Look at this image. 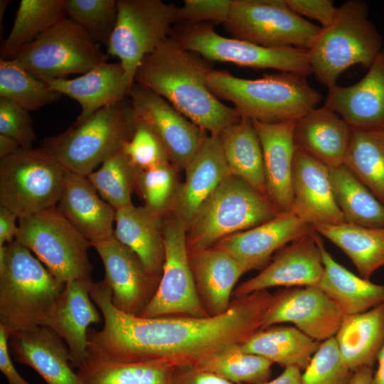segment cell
Wrapping results in <instances>:
<instances>
[{
    "mask_svg": "<svg viewBox=\"0 0 384 384\" xmlns=\"http://www.w3.org/2000/svg\"><path fill=\"white\" fill-rule=\"evenodd\" d=\"M117 19L107 54L119 58L133 85L142 60L170 37L178 7L161 0H117Z\"/></svg>",
    "mask_w": 384,
    "mask_h": 384,
    "instance_id": "7c38bea8",
    "label": "cell"
},
{
    "mask_svg": "<svg viewBox=\"0 0 384 384\" xmlns=\"http://www.w3.org/2000/svg\"><path fill=\"white\" fill-rule=\"evenodd\" d=\"M218 137L230 174L267 197L262 146L252 121L241 117Z\"/></svg>",
    "mask_w": 384,
    "mask_h": 384,
    "instance_id": "836d02e7",
    "label": "cell"
},
{
    "mask_svg": "<svg viewBox=\"0 0 384 384\" xmlns=\"http://www.w3.org/2000/svg\"><path fill=\"white\" fill-rule=\"evenodd\" d=\"M128 97L136 117L154 133L169 161L183 169L208 136L167 100L147 87L134 82Z\"/></svg>",
    "mask_w": 384,
    "mask_h": 384,
    "instance_id": "9a60e30c",
    "label": "cell"
},
{
    "mask_svg": "<svg viewBox=\"0 0 384 384\" xmlns=\"http://www.w3.org/2000/svg\"><path fill=\"white\" fill-rule=\"evenodd\" d=\"M136 119L134 132L122 147L131 164L137 169L145 170L169 161L154 133L144 123Z\"/></svg>",
    "mask_w": 384,
    "mask_h": 384,
    "instance_id": "bcb514c9",
    "label": "cell"
},
{
    "mask_svg": "<svg viewBox=\"0 0 384 384\" xmlns=\"http://www.w3.org/2000/svg\"><path fill=\"white\" fill-rule=\"evenodd\" d=\"M314 231L312 225L289 210L259 225L227 236L213 246L228 253L248 272L262 270L270 263L273 254Z\"/></svg>",
    "mask_w": 384,
    "mask_h": 384,
    "instance_id": "d6986e66",
    "label": "cell"
},
{
    "mask_svg": "<svg viewBox=\"0 0 384 384\" xmlns=\"http://www.w3.org/2000/svg\"><path fill=\"white\" fill-rule=\"evenodd\" d=\"M281 212L270 198L230 174L200 207L186 230L188 254L265 223Z\"/></svg>",
    "mask_w": 384,
    "mask_h": 384,
    "instance_id": "52a82bcc",
    "label": "cell"
},
{
    "mask_svg": "<svg viewBox=\"0 0 384 384\" xmlns=\"http://www.w3.org/2000/svg\"><path fill=\"white\" fill-rule=\"evenodd\" d=\"M10 1L1 0L0 1V24L1 26L2 19L4 15L5 10L9 4Z\"/></svg>",
    "mask_w": 384,
    "mask_h": 384,
    "instance_id": "680465c9",
    "label": "cell"
},
{
    "mask_svg": "<svg viewBox=\"0 0 384 384\" xmlns=\"http://www.w3.org/2000/svg\"><path fill=\"white\" fill-rule=\"evenodd\" d=\"M316 238L324 265V272L317 287L343 315L365 312L384 303L383 284L373 283L349 271L334 259L317 233Z\"/></svg>",
    "mask_w": 384,
    "mask_h": 384,
    "instance_id": "4dcf8cb0",
    "label": "cell"
},
{
    "mask_svg": "<svg viewBox=\"0 0 384 384\" xmlns=\"http://www.w3.org/2000/svg\"><path fill=\"white\" fill-rule=\"evenodd\" d=\"M378 367L374 371V383L384 384V343L378 353L377 358Z\"/></svg>",
    "mask_w": 384,
    "mask_h": 384,
    "instance_id": "6f0895ef",
    "label": "cell"
},
{
    "mask_svg": "<svg viewBox=\"0 0 384 384\" xmlns=\"http://www.w3.org/2000/svg\"><path fill=\"white\" fill-rule=\"evenodd\" d=\"M329 176L334 198L346 223L384 227V205L343 164L329 168Z\"/></svg>",
    "mask_w": 384,
    "mask_h": 384,
    "instance_id": "8d00e7d4",
    "label": "cell"
},
{
    "mask_svg": "<svg viewBox=\"0 0 384 384\" xmlns=\"http://www.w3.org/2000/svg\"><path fill=\"white\" fill-rule=\"evenodd\" d=\"M8 345L14 360L33 368L47 384H82L66 343L50 329L37 326L13 333Z\"/></svg>",
    "mask_w": 384,
    "mask_h": 384,
    "instance_id": "603a6c76",
    "label": "cell"
},
{
    "mask_svg": "<svg viewBox=\"0 0 384 384\" xmlns=\"http://www.w3.org/2000/svg\"><path fill=\"white\" fill-rule=\"evenodd\" d=\"M47 83L53 90L80 105L81 112L73 125H78L100 109L127 98L132 85L120 62L107 61L77 78Z\"/></svg>",
    "mask_w": 384,
    "mask_h": 384,
    "instance_id": "484cf974",
    "label": "cell"
},
{
    "mask_svg": "<svg viewBox=\"0 0 384 384\" xmlns=\"http://www.w3.org/2000/svg\"><path fill=\"white\" fill-rule=\"evenodd\" d=\"M184 171L185 181L178 186L170 213L187 230L204 201L230 174L218 136L206 137Z\"/></svg>",
    "mask_w": 384,
    "mask_h": 384,
    "instance_id": "cb8c5ba5",
    "label": "cell"
},
{
    "mask_svg": "<svg viewBox=\"0 0 384 384\" xmlns=\"http://www.w3.org/2000/svg\"><path fill=\"white\" fill-rule=\"evenodd\" d=\"M208 87L218 98L230 102L240 117L267 123L296 121L322 99L306 77L289 73L245 79L213 70Z\"/></svg>",
    "mask_w": 384,
    "mask_h": 384,
    "instance_id": "3957f363",
    "label": "cell"
},
{
    "mask_svg": "<svg viewBox=\"0 0 384 384\" xmlns=\"http://www.w3.org/2000/svg\"><path fill=\"white\" fill-rule=\"evenodd\" d=\"M233 0H185L178 7V23H225L230 15Z\"/></svg>",
    "mask_w": 384,
    "mask_h": 384,
    "instance_id": "c3c4849f",
    "label": "cell"
},
{
    "mask_svg": "<svg viewBox=\"0 0 384 384\" xmlns=\"http://www.w3.org/2000/svg\"><path fill=\"white\" fill-rule=\"evenodd\" d=\"M114 237L132 250L147 272L161 279L165 257L164 218L144 206L128 205L116 210Z\"/></svg>",
    "mask_w": 384,
    "mask_h": 384,
    "instance_id": "f546056e",
    "label": "cell"
},
{
    "mask_svg": "<svg viewBox=\"0 0 384 384\" xmlns=\"http://www.w3.org/2000/svg\"><path fill=\"white\" fill-rule=\"evenodd\" d=\"M178 370L162 360L124 361L88 354L77 373L82 384H174Z\"/></svg>",
    "mask_w": 384,
    "mask_h": 384,
    "instance_id": "d6a6232c",
    "label": "cell"
},
{
    "mask_svg": "<svg viewBox=\"0 0 384 384\" xmlns=\"http://www.w3.org/2000/svg\"><path fill=\"white\" fill-rule=\"evenodd\" d=\"M0 135L11 139L21 149H32L36 134L30 112L10 100L0 97Z\"/></svg>",
    "mask_w": 384,
    "mask_h": 384,
    "instance_id": "7dc6e473",
    "label": "cell"
},
{
    "mask_svg": "<svg viewBox=\"0 0 384 384\" xmlns=\"http://www.w3.org/2000/svg\"><path fill=\"white\" fill-rule=\"evenodd\" d=\"M174 384H233V383L208 372L187 368L177 370Z\"/></svg>",
    "mask_w": 384,
    "mask_h": 384,
    "instance_id": "816d5d0a",
    "label": "cell"
},
{
    "mask_svg": "<svg viewBox=\"0 0 384 384\" xmlns=\"http://www.w3.org/2000/svg\"><path fill=\"white\" fill-rule=\"evenodd\" d=\"M295 326H272L254 333L240 348L283 367L304 370L320 343Z\"/></svg>",
    "mask_w": 384,
    "mask_h": 384,
    "instance_id": "e575fe53",
    "label": "cell"
},
{
    "mask_svg": "<svg viewBox=\"0 0 384 384\" xmlns=\"http://www.w3.org/2000/svg\"><path fill=\"white\" fill-rule=\"evenodd\" d=\"M11 58L36 78L49 82L82 75L107 62V54L83 28L65 16Z\"/></svg>",
    "mask_w": 384,
    "mask_h": 384,
    "instance_id": "9c48e42d",
    "label": "cell"
},
{
    "mask_svg": "<svg viewBox=\"0 0 384 384\" xmlns=\"http://www.w3.org/2000/svg\"><path fill=\"white\" fill-rule=\"evenodd\" d=\"M137 119L127 97L78 125L43 141L41 146L68 171L88 176L132 137Z\"/></svg>",
    "mask_w": 384,
    "mask_h": 384,
    "instance_id": "8992f818",
    "label": "cell"
},
{
    "mask_svg": "<svg viewBox=\"0 0 384 384\" xmlns=\"http://www.w3.org/2000/svg\"><path fill=\"white\" fill-rule=\"evenodd\" d=\"M67 170L47 150L20 148L0 158V206L28 217L56 207Z\"/></svg>",
    "mask_w": 384,
    "mask_h": 384,
    "instance_id": "ba28073f",
    "label": "cell"
},
{
    "mask_svg": "<svg viewBox=\"0 0 384 384\" xmlns=\"http://www.w3.org/2000/svg\"><path fill=\"white\" fill-rule=\"evenodd\" d=\"M368 14L364 1H345L309 47L312 73L328 89L336 85L339 75L350 67L369 68L383 50L382 37Z\"/></svg>",
    "mask_w": 384,
    "mask_h": 384,
    "instance_id": "5b68a950",
    "label": "cell"
},
{
    "mask_svg": "<svg viewBox=\"0 0 384 384\" xmlns=\"http://www.w3.org/2000/svg\"><path fill=\"white\" fill-rule=\"evenodd\" d=\"M165 257L154 296L140 316H210L199 297L186 246V227L173 213L164 217Z\"/></svg>",
    "mask_w": 384,
    "mask_h": 384,
    "instance_id": "5bb4252c",
    "label": "cell"
},
{
    "mask_svg": "<svg viewBox=\"0 0 384 384\" xmlns=\"http://www.w3.org/2000/svg\"><path fill=\"white\" fill-rule=\"evenodd\" d=\"M56 208L92 246L114 236L116 210L100 197L85 176L67 170Z\"/></svg>",
    "mask_w": 384,
    "mask_h": 384,
    "instance_id": "4316f807",
    "label": "cell"
},
{
    "mask_svg": "<svg viewBox=\"0 0 384 384\" xmlns=\"http://www.w3.org/2000/svg\"><path fill=\"white\" fill-rule=\"evenodd\" d=\"M312 227L349 257L362 278L370 280L373 273L384 267V227H366L346 222Z\"/></svg>",
    "mask_w": 384,
    "mask_h": 384,
    "instance_id": "d590c367",
    "label": "cell"
},
{
    "mask_svg": "<svg viewBox=\"0 0 384 384\" xmlns=\"http://www.w3.org/2000/svg\"><path fill=\"white\" fill-rule=\"evenodd\" d=\"M213 70L210 61L170 36L142 60L134 82L164 97L210 135L218 136L241 117L209 90L208 77Z\"/></svg>",
    "mask_w": 384,
    "mask_h": 384,
    "instance_id": "7a4b0ae2",
    "label": "cell"
},
{
    "mask_svg": "<svg viewBox=\"0 0 384 384\" xmlns=\"http://www.w3.org/2000/svg\"><path fill=\"white\" fill-rule=\"evenodd\" d=\"M188 255L206 311L209 316L225 313L231 304L235 285L246 270L228 253L214 246Z\"/></svg>",
    "mask_w": 384,
    "mask_h": 384,
    "instance_id": "f1b7e54d",
    "label": "cell"
},
{
    "mask_svg": "<svg viewBox=\"0 0 384 384\" xmlns=\"http://www.w3.org/2000/svg\"><path fill=\"white\" fill-rule=\"evenodd\" d=\"M65 16L64 0H21L11 31L1 48V59L11 58L21 47Z\"/></svg>",
    "mask_w": 384,
    "mask_h": 384,
    "instance_id": "f35d334b",
    "label": "cell"
},
{
    "mask_svg": "<svg viewBox=\"0 0 384 384\" xmlns=\"http://www.w3.org/2000/svg\"><path fill=\"white\" fill-rule=\"evenodd\" d=\"M373 367H361L353 371L348 384H375Z\"/></svg>",
    "mask_w": 384,
    "mask_h": 384,
    "instance_id": "11a10c76",
    "label": "cell"
},
{
    "mask_svg": "<svg viewBox=\"0 0 384 384\" xmlns=\"http://www.w3.org/2000/svg\"><path fill=\"white\" fill-rule=\"evenodd\" d=\"M185 48L209 61L230 63L255 69H274L307 78L312 74L308 49L269 48L219 35L210 23L181 24L171 36Z\"/></svg>",
    "mask_w": 384,
    "mask_h": 384,
    "instance_id": "8fae6325",
    "label": "cell"
},
{
    "mask_svg": "<svg viewBox=\"0 0 384 384\" xmlns=\"http://www.w3.org/2000/svg\"><path fill=\"white\" fill-rule=\"evenodd\" d=\"M0 97L10 100L31 112L60 100L62 95L11 58L0 60Z\"/></svg>",
    "mask_w": 384,
    "mask_h": 384,
    "instance_id": "60d3db41",
    "label": "cell"
},
{
    "mask_svg": "<svg viewBox=\"0 0 384 384\" xmlns=\"http://www.w3.org/2000/svg\"><path fill=\"white\" fill-rule=\"evenodd\" d=\"M343 316L338 307L317 286L288 287L273 294L260 329L292 323L310 338L322 342L335 336Z\"/></svg>",
    "mask_w": 384,
    "mask_h": 384,
    "instance_id": "2e32d148",
    "label": "cell"
},
{
    "mask_svg": "<svg viewBox=\"0 0 384 384\" xmlns=\"http://www.w3.org/2000/svg\"><path fill=\"white\" fill-rule=\"evenodd\" d=\"M316 231L279 250L256 276L240 284L233 292L238 298L273 287L317 286L324 265Z\"/></svg>",
    "mask_w": 384,
    "mask_h": 384,
    "instance_id": "ac0fdd59",
    "label": "cell"
},
{
    "mask_svg": "<svg viewBox=\"0 0 384 384\" xmlns=\"http://www.w3.org/2000/svg\"><path fill=\"white\" fill-rule=\"evenodd\" d=\"M328 90L324 106L352 129H384V48L361 80L346 87L336 85Z\"/></svg>",
    "mask_w": 384,
    "mask_h": 384,
    "instance_id": "7402d4cb",
    "label": "cell"
},
{
    "mask_svg": "<svg viewBox=\"0 0 384 384\" xmlns=\"http://www.w3.org/2000/svg\"><path fill=\"white\" fill-rule=\"evenodd\" d=\"M65 285L15 240L1 246L0 326L8 337L41 326Z\"/></svg>",
    "mask_w": 384,
    "mask_h": 384,
    "instance_id": "277c9868",
    "label": "cell"
},
{
    "mask_svg": "<svg viewBox=\"0 0 384 384\" xmlns=\"http://www.w3.org/2000/svg\"><path fill=\"white\" fill-rule=\"evenodd\" d=\"M352 132L338 114L325 107H316L295 121V148L335 168L343 164Z\"/></svg>",
    "mask_w": 384,
    "mask_h": 384,
    "instance_id": "83f0119b",
    "label": "cell"
},
{
    "mask_svg": "<svg viewBox=\"0 0 384 384\" xmlns=\"http://www.w3.org/2000/svg\"><path fill=\"white\" fill-rule=\"evenodd\" d=\"M8 336L0 326V370L5 375L8 384H30L16 369L9 354Z\"/></svg>",
    "mask_w": 384,
    "mask_h": 384,
    "instance_id": "f907efd6",
    "label": "cell"
},
{
    "mask_svg": "<svg viewBox=\"0 0 384 384\" xmlns=\"http://www.w3.org/2000/svg\"><path fill=\"white\" fill-rule=\"evenodd\" d=\"M15 240L28 247L60 282H90V242L56 207L18 218Z\"/></svg>",
    "mask_w": 384,
    "mask_h": 384,
    "instance_id": "30bf717a",
    "label": "cell"
},
{
    "mask_svg": "<svg viewBox=\"0 0 384 384\" xmlns=\"http://www.w3.org/2000/svg\"><path fill=\"white\" fill-rule=\"evenodd\" d=\"M177 169L170 161L135 174V188L144 202V207L161 217L171 211L178 188Z\"/></svg>",
    "mask_w": 384,
    "mask_h": 384,
    "instance_id": "7bdbcfd3",
    "label": "cell"
},
{
    "mask_svg": "<svg viewBox=\"0 0 384 384\" xmlns=\"http://www.w3.org/2000/svg\"><path fill=\"white\" fill-rule=\"evenodd\" d=\"M290 210L311 225L346 223L332 191L329 168L295 148Z\"/></svg>",
    "mask_w": 384,
    "mask_h": 384,
    "instance_id": "ffe728a7",
    "label": "cell"
},
{
    "mask_svg": "<svg viewBox=\"0 0 384 384\" xmlns=\"http://www.w3.org/2000/svg\"><path fill=\"white\" fill-rule=\"evenodd\" d=\"M65 16L107 49L117 19V0H64Z\"/></svg>",
    "mask_w": 384,
    "mask_h": 384,
    "instance_id": "ee69618b",
    "label": "cell"
},
{
    "mask_svg": "<svg viewBox=\"0 0 384 384\" xmlns=\"http://www.w3.org/2000/svg\"><path fill=\"white\" fill-rule=\"evenodd\" d=\"M105 270V281L119 311L139 316L154 296L160 279L151 275L138 256L114 236L92 245Z\"/></svg>",
    "mask_w": 384,
    "mask_h": 384,
    "instance_id": "e0dca14e",
    "label": "cell"
},
{
    "mask_svg": "<svg viewBox=\"0 0 384 384\" xmlns=\"http://www.w3.org/2000/svg\"><path fill=\"white\" fill-rule=\"evenodd\" d=\"M20 149L18 144L11 139L0 135V158L9 156Z\"/></svg>",
    "mask_w": 384,
    "mask_h": 384,
    "instance_id": "9f6ffc18",
    "label": "cell"
},
{
    "mask_svg": "<svg viewBox=\"0 0 384 384\" xmlns=\"http://www.w3.org/2000/svg\"><path fill=\"white\" fill-rule=\"evenodd\" d=\"M252 121L262 146L267 196L281 213L289 211L293 201L295 121Z\"/></svg>",
    "mask_w": 384,
    "mask_h": 384,
    "instance_id": "d4e9b609",
    "label": "cell"
},
{
    "mask_svg": "<svg viewBox=\"0 0 384 384\" xmlns=\"http://www.w3.org/2000/svg\"><path fill=\"white\" fill-rule=\"evenodd\" d=\"M137 169L121 149L87 177L101 198L117 210L132 204Z\"/></svg>",
    "mask_w": 384,
    "mask_h": 384,
    "instance_id": "b9f144b4",
    "label": "cell"
},
{
    "mask_svg": "<svg viewBox=\"0 0 384 384\" xmlns=\"http://www.w3.org/2000/svg\"><path fill=\"white\" fill-rule=\"evenodd\" d=\"M343 165L384 205V129H352Z\"/></svg>",
    "mask_w": 384,
    "mask_h": 384,
    "instance_id": "74e56055",
    "label": "cell"
},
{
    "mask_svg": "<svg viewBox=\"0 0 384 384\" xmlns=\"http://www.w3.org/2000/svg\"><path fill=\"white\" fill-rule=\"evenodd\" d=\"M260 384H302V370L296 366L285 367L276 378Z\"/></svg>",
    "mask_w": 384,
    "mask_h": 384,
    "instance_id": "db71d44e",
    "label": "cell"
},
{
    "mask_svg": "<svg viewBox=\"0 0 384 384\" xmlns=\"http://www.w3.org/2000/svg\"><path fill=\"white\" fill-rule=\"evenodd\" d=\"M18 216L4 206H0V247L5 242L9 243L15 240L18 230L16 224Z\"/></svg>",
    "mask_w": 384,
    "mask_h": 384,
    "instance_id": "f5cc1de1",
    "label": "cell"
},
{
    "mask_svg": "<svg viewBox=\"0 0 384 384\" xmlns=\"http://www.w3.org/2000/svg\"><path fill=\"white\" fill-rule=\"evenodd\" d=\"M289 8L303 17L314 19L321 27L329 26L337 10L331 0H284Z\"/></svg>",
    "mask_w": 384,
    "mask_h": 384,
    "instance_id": "681fc988",
    "label": "cell"
},
{
    "mask_svg": "<svg viewBox=\"0 0 384 384\" xmlns=\"http://www.w3.org/2000/svg\"><path fill=\"white\" fill-rule=\"evenodd\" d=\"M353 371L343 358L334 337L322 341L304 372L302 384H348Z\"/></svg>",
    "mask_w": 384,
    "mask_h": 384,
    "instance_id": "f6af8a7d",
    "label": "cell"
},
{
    "mask_svg": "<svg viewBox=\"0 0 384 384\" xmlns=\"http://www.w3.org/2000/svg\"><path fill=\"white\" fill-rule=\"evenodd\" d=\"M334 337L352 371L373 367L384 343V303L365 312L343 315Z\"/></svg>",
    "mask_w": 384,
    "mask_h": 384,
    "instance_id": "1f68e13d",
    "label": "cell"
},
{
    "mask_svg": "<svg viewBox=\"0 0 384 384\" xmlns=\"http://www.w3.org/2000/svg\"><path fill=\"white\" fill-rule=\"evenodd\" d=\"M92 282L73 279L66 282L41 324L53 330L65 341L73 368H79L86 362L89 326L101 322V316L90 295Z\"/></svg>",
    "mask_w": 384,
    "mask_h": 384,
    "instance_id": "44dd1931",
    "label": "cell"
},
{
    "mask_svg": "<svg viewBox=\"0 0 384 384\" xmlns=\"http://www.w3.org/2000/svg\"><path fill=\"white\" fill-rule=\"evenodd\" d=\"M223 24L233 38L269 48L308 49L321 29L291 10L284 0H233Z\"/></svg>",
    "mask_w": 384,
    "mask_h": 384,
    "instance_id": "4fadbf2b",
    "label": "cell"
},
{
    "mask_svg": "<svg viewBox=\"0 0 384 384\" xmlns=\"http://www.w3.org/2000/svg\"><path fill=\"white\" fill-rule=\"evenodd\" d=\"M239 345L228 346L201 361L192 368L237 384H260L268 381L273 363L262 356L242 351Z\"/></svg>",
    "mask_w": 384,
    "mask_h": 384,
    "instance_id": "ab89813d",
    "label": "cell"
},
{
    "mask_svg": "<svg viewBox=\"0 0 384 384\" xmlns=\"http://www.w3.org/2000/svg\"><path fill=\"white\" fill-rule=\"evenodd\" d=\"M90 295L104 324L100 331L89 328L88 354L124 361L158 359L178 369L193 368L218 351L245 341L260 329L273 297L261 290L235 298L217 316L147 318L117 309L105 280L92 282Z\"/></svg>",
    "mask_w": 384,
    "mask_h": 384,
    "instance_id": "6da1fadb",
    "label": "cell"
}]
</instances>
